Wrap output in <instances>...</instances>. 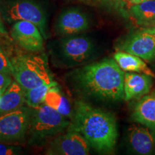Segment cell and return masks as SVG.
<instances>
[{
    "instance_id": "ac0fdd59",
    "label": "cell",
    "mask_w": 155,
    "mask_h": 155,
    "mask_svg": "<svg viewBox=\"0 0 155 155\" xmlns=\"http://www.w3.org/2000/svg\"><path fill=\"white\" fill-rule=\"evenodd\" d=\"M43 103L50 107L54 108L62 115L71 119L73 109L67 97L61 92L57 86L52 87L46 94Z\"/></svg>"
},
{
    "instance_id": "9c48e42d",
    "label": "cell",
    "mask_w": 155,
    "mask_h": 155,
    "mask_svg": "<svg viewBox=\"0 0 155 155\" xmlns=\"http://www.w3.org/2000/svg\"><path fill=\"white\" fill-rule=\"evenodd\" d=\"M91 147L78 131L69 129L64 134L59 135L50 141L45 154L49 155H87Z\"/></svg>"
},
{
    "instance_id": "5b68a950",
    "label": "cell",
    "mask_w": 155,
    "mask_h": 155,
    "mask_svg": "<svg viewBox=\"0 0 155 155\" xmlns=\"http://www.w3.org/2000/svg\"><path fill=\"white\" fill-rule=\"evenodd\" d=\"M70 124L67 117L46 104L33 108L28 131L29 143L41 144L50 137L63 132Z\"/></svg>"
},
{
    "instance_id": "2e32d148",
    "label": "cell",
    "mask_w": 155,
    "mask_h": 155,
    "mask_svg": "<svg viewBox=\"0 0 155 155\" xmlns=\"http://www.w3.org/2000/svg\"><path fill=\"white\" fill-rule=\"evenodd\" d=\"M114 60L124 72L145 73L155 78L154 73L147 66L144 60L122 50H117L113 55Z\"/></svg>"
},
{
    "instance_id": "d4e9b609",
    "label": "cell",
    "mask_w": 155,
    "mask_h": 155,
    "mask_svg": "<svg viewBox=\"0 0 155 155\" xmlns=\"http://www.w3.org/2000/svg\"><path fill=\"white\" fill-rule=\"evenodd\" d=\"M0 38H4V39L9 38L8 32H7V30H6L5 26H4L1 19H0Z\"/></svg>"
},
{
    "instance_id": "e0dca14e",
    "label": "cell",
    "mask_w": 155,
    "mask_h": 155,
    "mask_svg": "<svg viewBox=\"0 0 155 155\" xmlns=\"http://www.w3.org/2000/svg\"><path fill=\"white\" fill-rule=\"evenodd\" d=\"M25 90L17 81L12 82L0 97V115L22 107Z\"/></svg>"
},
{
    "instance_id": "603a6c76",
    "label": "cell",
    "mask_w": 155,
    "mask_h": 155,
    "mask_svg": "<svg viewBox=\"0 0 155 155\" xmlns=\"http://www.w3.org/2000/svg\"><path fill=\"white\" fill-rule=\"evenodd\" d=\"M95 1L107 7H111L119 13L122 0H95Z\"/></svg>"
},
{
    "instance_id": "ba28073f",
    "label": "cell",
    "mask_w": 155,
    "mask_h": 155,
    "mask_svg": "<svg viewBox=\"0 0 155 155\" xmlns=\"http://www.w3.org/2000/svg\"><path fill=\"white\" fill-rule=\"evenodd\" d=\"M117 48L144 61L152 62L155 60V35L141 29L127 36L118 44Z\"/></svg>"
},
{
    "instance_id": "6da1fadb",
    "label": "cell",
    "mask_w": 155,
    "mask_h": 155,
    "mask_svg": "<svg viewBox=\"0 0 155 155\" xmlns=\"http://www.w3.org/2000/svg\"><path fill=\"white\" fill-rule=\"evenodd\" d=\"M124 71L114 58H106L78 68L69 75L73 90L84 99L115 104L124 100Z\"/></svg>"
},
{
    "instance_id": "ffe728a7",
    "label": "cell",
    "mask_w": 155,
    "mask_h": 155,
    "mask_svg": "<svg viewBox=\"0 0 155 155\" xmlns=\"http://www.w3.org/2000/svg\"><path fill=\"white\" fill-rule=\"evenodd\" d=\"M10 59L0 45V71L11 75Z\"/></svg>"
},
{
    "instance_id": "44dd1931",
    "label": "cell",
    "mask_w": 155,
    "mask_h": 155,
    "mask_svg": "<svg viewBox=\"0 0 155 155\" xmlns=\"http://www.w3.org/2000/svg\"><path fill=\"white\" fill-rule=\"evenodd\" d=\"M22 149L14 145L0 143V155H16L22 153Z\"/></svg>"
},
{
    "instance_id": "5bb4252c",
    "label": "cell",
    "mask_w": 155,
    "mask_h": 155,
    "mask_svg": "<svg viewBox=\"0 0 155 155\" xmlns=\"http://www.w3.org/2000/svg\"><path fill=\"white\" fill-rule=\"evenodd\" d=\"M131 119L135 123L155 129V91L139 98L133 107Z\"/></svg>"
},
{
    "instance_id": "4fadbf2b",
    "label": "cell",
    "mask_w": 155,
    "mask_h": 155,
    "mask_svg": "<svg viewBox=\"0 0 155 155\" xmlns=\"http://www.w3.org/2000/svg\"><path fill=\"white\" fill-rule=\"evenodd\" d=\"M152 86L153 78L150 75L141 73L124 72V101L139 99L150 92Z\"/></svg>"
},
{
    "instance_id": "8fae6325",
    "label": "cell",
    "mask_w": 155,
    "mask_h": 155,
    "mask_svg": "<svg viewBox=\"0 0 155 155\" xmlns=\"http://www.w3.org/2000/svg\"><path fill=\"white\" fill-rule=\"evenodd\" d=\"M90 28V19L84 12L77 7H70L62 12L55 25L58 35L68 36L78 35Z\"/></svg>"
},
{
    "instance_id": "484cf974",
    "label": "cell",
    "mask_w": 155,
    "mask_h": 155,
    "mask_svg": "<svg viewBox=\"0 0 155 155\" xmlns=\"http://www.w3.org/2000/svg\"><path fill=\"white\" fill-rule=\"evenodd\" d=\"M143 29V30L147 31V32H150V33H152V34H154L155 35V25L154 26H152L150 27V28H141Z\"/></svg>"
},
{
    "instance_id": "277c9868",
    "label": "cell",
    "mask_w": 155,
    "mask_h": 155,
    "mask_svg": "<svg viewBox=\"0 0 155 155\" xmlns=\"http://www.w3.org/2000/svg\"><path fill=\"white\" fill-rule=\"evenodd\" d=\"M10 65L11 75L25 91L53 81L47 61L39 55H17Z\"/></svg>"
},
{
    "instance_id": "7a4b0ae2",
    "label": "cell",
    "mask_w": 155,
    "mask_h": 155,
    "mask_svg": "<svg viewBox=\"0 0 155 155\" xmlns=\"http://www.w3.org/2000/svg\"><path fill=\"white\" fill-rule=\"evenodd\" d=\"M71 120L69 129L81 134L95 152L114 154L119 133L113 114L79 100L75 103Z\"/></svg>"
},
{
    "instance_id": "3957f363",
    "label": "cell",
    "mask_w": 155,
    "mask_h": 155,
    "mask_svg": "<svg viewBox=\"0 0 155 155\" xmlns=\"http://www.w3.org/2000/svg\"><path fill=\"white\" fill-rule=\"evenodd\" d=\"M50 52L56 66L70 68L83 65L94 59L98 48L91 38L78 34L64 36L52 42Z\"/></svg>"
},
{
    "instance_id": "8992f818",
    "label": "cell",
    "mask_w": 155,
    "mask_h": 155,
    "mask_svg": "<svg viewBox=\"0 0 155 155\" xmlns=\"http://www.w3.org/2000/svg\"><path fill=\"white\" fill-rule=\"evenodd\" d=\"M32 110L17 108L0 115V143L15 144L24 140L30 128Z\"/></svg>"
},
{
    "instance_id": "cb8c5ba5",
    "label": "cell",
    "mask_w": 155,
    "mask_h": 155,
    "mask_svg": "<svg viewBox=\"0 0 155 155\" xmlns=\"http://www.w3.org/2000/svg\"><path fill=\"white\" fill-rule=\"evenodd\" d=\"M11 83L12 79L10 75L0 71V91L2 92V94L6 88L11 84Z\"/></svg>"
},
{
    "instance_id": "4316f807",
    "label": "cell",
    "mask_w": 155,
    "mask_h": 155,
    "mask_svg": "<svg viewBox=\"0 0 155 155\" xmlns=\"http://www.w3.org/2000/svg\"><path fill=\"white\" fill-rule=\"evenodd\" d=\"M2 92L1 91H0V97H1V96H2Z\"/></svg>"
},
{
    "instance_id": "9a60e30c",
    "label": "cell",
    "mask_w": 155,
    "mask_h": 155,
    "mask_svg": "<svg viewBox=\"0 0 155 155\" xmlns=\"http://www.w3.org/2000/svg\"><path fill=\"white\" fill-rule=\"evenodd\" d=\"M125 17L131 19L135 25L142 28L155 25V0L133 5L128 9Z\"/></svg>"
},
{
    "instance_id": "7402d4cb",
    "label": "cell",
    "mask_w": 155,
    "mask_h": 155,
    "mask_svg": "<svg viewBox=\"0 0 155 155\" xmlns=\"http://www.w3.org/2000/svg\"><path fill=\"white\" fill-rule=\"evenodd\" d=\"M147 1H150V0H122L119 13L122 16L126 17L128 9L130 8L131 6L137 5V4H140Z\"/></svg>"
},
{
    "instance_id": "52a82bcc",
    "label": "cell",
    "mask_w": 155,
    "mask_h": 155,
    "mask_svg": "<svg viewBox=\"0 0 155 155\" xmlns=\"http://www.w3.org/2000/svg\"><path fill=\"white\" fill-rule=\"evenodd\" d=\"M2 16L7 22L24 20L38 27L44 39L48 37V20L42 7L32 0H17L7 6Z\"/></svg>"
},
{
    "instance_id": "d6986e66",
    "label": "cell",
    "mask_w": 155,
    "mask_h": 155,
    "mask_svg": "<svg viewBox=\"0 0 155 155\" xmlns=\"http://www.w3.org/2000/svg\"><path fill=\"white\" fill-rule=\"evenodd\" d=\"M58 83L53 81L49 84H44L25 91V102L29 107L36 108L43 104L45 97L52 87L57 86Z\"/></svg>"
},
{
    "instance_id": "7c38bea8",
    "label": "cell",
    "mask_w": 155,
    "mask_h": 155,
    "mask_svg": "<svg viewBox=\"0 0 155 155\" xmlns=\"http://www.w3.org/2000/svg\"><path fill=\"white\" fill-rule=\"evenodd\" d=\"M127 148L131 154H155V129L141 124H132L127 131Z\"/></svg>"
},
{
    "instance_id": "30bf717a",
    "label": "cell",
    "mask_w": 155,
    "mask_h": 155,
    "mask_svg": "<svg viewBox=\"0 0 155 155\" xmlns=\"http://www.w3.org/2000/svg\"><path fill=\"white\" fill-rule=\"evenodd\" d=\"M11 38L23 49L39 53L44 50V38L38 27L28 21H17L11 29Z\"/></svg>"
}]
</instances>
